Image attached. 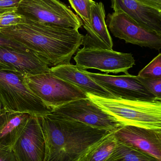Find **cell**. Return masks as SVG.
I'll use <instances>...</instances> for the list:
<instances>
[{
    "mask_svg": "<svg viewBox=\"0 0 161 161\" xmlns=\"http://www.w3.org/2000/svg\"><path fill=\"white\" fill-rule=\"evenodd\" d=\"M106 161H158L139 149L117 142L116 147Z\"/></svg>",
    "mask_w": 161,
    "mask_h": 161,
    "instance_id": "d6986e66",
    "label": "cell"
},
{
    "mask_svg": "<svg viewBox=\"0 0 161 161\" xmlns=\"http://www.w3.org/2000/svg\"><path fill=\"white\" fill-rule=\"evenodd\" d=\"M0 60L25 76L49 72V66L32 51L0 47Z\"/></svg>",
    "mask_w": 161,
    "mask_h": 161,
    "instance_id": "4fadbf2b",
    "label": "cell"
},
{
    "mask_svg": "<svg viewBox=\"0 0 161 161\" xmlns=\"http://www.w3.org/2000/svg\"><path fill=\"white\" fill-rule=\"evenodd\" d=\"M138 76L150 79L161 78V53L143 69Z\"/></svg>",
    "mask_w": 161,
    "mask_h": 161,
    "instance_id": "44dd1931",
    "label": "cell"
},
{
    "mask_svg": "<svg viewBox=\"0 0 161 161\" xmlns=\"http://www.w3.org/2000/svg\"><path fill=\"white\" fill-rule=\"evenodd\" d=\"M144 4L161 11V0H137Z\"/></svg>",
    "mask_w": 161,
    "mask_h": 161,
    "instance_id": "4316f807",
    "label": "cell"
},
{
    "mask_svg": "<svg viewBox=\"0 0 161 161\" xmlns=\"http://www.w3.org/2000/svg\"><path fill=\"white\" fill-rule=\"evenodd\" d=\"M83 70L115 98L128 100H157L155 96L140 81L138 76L130 74L116 76Z\"/></svg>",
    "mask_w": 161,
    "mask_h": 161,
    "instance_id": "30bf717a",
    "label": "cell"
},
{
    "mask_svg": "<svg viewBox=\"0 0 161 161\" xmlns=\"http://www.w3.org/2000/svg\"><path fill=\"white\" fill-rule=\"evenodd\" d=\"M88 98L112 115L123 125L161 129V101L100 97L86 93Z\"/></svg>",
    "mask_w": 161,
    "mask_h": 161,
    "instance_id": "3957f363",
    "label": "cell"
},
{
    "mask_svg": "<svg viewBox=\"0 0 161 161\" xmlns=\"http://www.w3.org/2000/svg\"><path fill=\"white\" fill-rule=\"evenodd\" d=\"M0 33L33 51L51 68L70 63L84 37L77 29L44 24L25 18L19 24L0 29Z\"/></svg>",
    "mask_w": 161,
    "mask_h": 161,
    "instance_id": "6da1fadb",
    "label": "cell"
},
{
    "mask_svg": "<svg viewBox=\"0 0 161 161\" xmlns=\"http://www.w3.org/2000/svg\"><path fill=\"white\" fill-rule=\"evenodd\" d=\"M25 75L15 70L0 71V104L9 111L25 113L39 118L52 113V109L27 86Z\"/></svg>",
    "mask_w": 161,
    "mask_h": 161,
    "instance_id": "277c9868",
    "label": "cell"
},
{
    "mask_svg": "<svg viewBox=\"0 0 161 161\" xmlns=\"http://www.w3.org/2000/svg\"><path fill=\"white\" fill-rule=\"evenodd\" d=\"M50 72L63 80L77 86L86 93L100 97L115 98L108 91L88 76L83 70L70 63L50 68Z\"/></svg>",
    "mask_w": 161,
    "mask_h": 161,
    "instance_id": "2e32d148",
    "label": "cell"
},
{
    "mask_svg": "<svg viewBox=\"0 0 161 161\" xmlns=\"http://www.w3.org/2000/svg\"><path fill=\"white\" fill-rule=\"evenodd\" d=\"M138 77L147 90L155 96L156 99L161 101V78L150 79Z\"/></svg>",
    "mask_w": 161,
    "mask_h": 161,
    "instance_id": "603a6c76",
    "label": "cell"
},
{
    "mask_svg": "<svg viewBox=\"0 0 161 161\" xmlns=\"http://www.w3.org/2000/svg\"><path fill=\"white\" fill-rule=\"evenodd\" d=\"M105 18L103 3L95 2L92 7L91 26L82 25L87 31L82 44L83 47L113 50V43Z\"/></svg>",
    "mask_w": 161,
    "mask_h": 161,
    "instance_id": "5bb4252c",
    "label": "cell"
},
{
    "mask_svg": "<svg viewBox=\"0 0 161 161\" xmlns=\"http://www.w3.org/2000/svg\"><path fill=\"white\" fill-rule=\"evenodd\" d=\"M160 13H161V11H160Z\"/></svg>",
    "mask_w": 161,
    "mask_h": 161,
    "instance_id": "f1b7e54d",
    "label": "cell"
},
{
    "mask_svg": "<svg viewBox=\"0 0 161 161\" xmlns=\"http://www.w3.org/2000/svg\"><path fill=\"white\" fill-rule=\"evenodd\" d=\"M52 114L64 119L78 121L111 132L124 126L88 98L77 99L52 109Z\"/></svg>",
    "mask_w": 161,
    "mask_h": 161,
    "instance_id": "52a82bcc",
    "label": "cell"
},
{
    "mask_svg": "<svg viewBox=\"0 0 161 161\" xmlns=\"http://www.w3.org/2000/svg\"><path fill=\"white\" fill-rule=\"evenodd\" d=\"M17 12L44 24L77 30L82 26L79 16L59 0H21Z\"/></svg>",
    "mask_w": 161,
    "mask_h": 161,
    "instance_id": "8992f818",
    "label": "cell"
},
{
    "mask_svg": "<svg viewBox=\"0 0 161 161\" xmlns=\"http://www.w3.org/2000/svg\"><path fill=\"white\" fill-rule=\"evenodd\" d=\"M71 6L82 21V25L91 26L93 0H69Z\"/></svg>",
    "mask_w": 161,
    "mask_h": 161,
    "instance_id": "ffe728a7",
    "label": "cell"
},
{
    "mask_svg": "<svg viewBox=\"0 0 161 161\" xmlns=\"http://www.w3.org/2000/svg\"><path fill=\"white\" fill-rule=\"evenodd\" d=\"M0 161H17L12 148L0 147Z\"/></svg>",
    "mask_w": 161,
    "mask_h": 161,
    "instance_id": "484cf974",
    "label": "cell"
},
{
    "mask_svg": "<svg viewBox=\"0 0 161 161\" xmlns=\"http://www.w3.org/2000/svg\"><path fill=\"white\" fill-rule=\"evenodd\" d=\"M21 0H0V14L8 12L17 11Z\"/></svg>",
    "mask_w": 161,
    "mask_h": 161,
    "instance_id": "d4e9b609",
    "label": "cell"
},
{
    "mask_svg": "<svg viewBox=\"0 0 161 161\" xmlns=\"http://www.w3.org/2000/svg\"><path fill=\"white\" fill-rule=\"evenodd\" d=\"M24 19L25 17L17 11H8L0 14V29L19 24Z\"/></svg>",
    "mask_w": 161,
    "mask_h": 161,
    "instance_id": "7402d4cb",
    "label": "cell"
},
{
    "mask_svg": "<svg viewBox=\"0 0 161 161\" xmlns=\"http://www.w3.org/2000/svg\"><path fill=\"white\" fill-rule=\"evenodd\" d=\"M46 152L45 161H78L111 131L50 114L39 118Z\"/></svg>",
    "mask_w": 161,
    "mask_h": 161,
    "instance_id": "7a4b0ae2",
    "label": "cell"
},
{
    "mask_svg": "<svg viewBox=\"0 0 161 161\" xmlns=\"http://www.w3.org/2000/svg\"><path fill=\"white\" fill-rule=\"evenodd\" d=\"M114 11L121 10L144 27L161 36V14L137 0H111Z\"/></svg>",
    "mask_w": 161,
    "mask_h": 161,
    "instance_id": "9a60e30c",
    "label": "cell"
},
{
    "mask_svg": "<svg viewBox=\"0 0 161 161\" xmlns=\"http://www.w3.org/2000/svg\"><path fill=\"white\" fill-rule=\"evenodd\" d=\"M108 22L114 36L126 43L161 49V36L144 27L121 10L109 14Z\"/></svg>",
    "mask_w": 161,
    "mask_h": 161,
    "instance_id": "9c48e42d",
    "label": "cell"
},
{
    "mask_svg": "<svg viewBox=\"0 0 161 161\" xmlns=\"http://www.w3.org/2000/svg\"><path fill=\"white\" fill-rule=\"evenodd\" d=\"M117 142L139 149L161 161V129L124 125L114 132Z\"/></svg>",
    "mask_w": 161,
    "mask_h": 161,
    "instance_id": "7c38bea8",
    "label": "cell"
},
{
    "mask_svg": "<svg viewBox=\"0 0 161 161\" xmlns=\"http://www.w3.org/2000/svg\"><path fill=\"white\" fill-rule=\"evenodd\" d=\"M12 149L17 161H45L46 142L39 117L30 115Z\"/></svg>",
    "mask_w": 161,
    "mask_h": 161,
    "instance_id": "8fae6325",
    "label": "cell"
},
{
    "mask_svg": "<svg viewBox=\"0 0 161 161\" xmlns=\"http://www.w3.org/2000/svg\"><path fill=\"white\" fill-rule=\"evenodd\" d=\"M74 59L80 69H95L102 72L128 75V70L135 65V59L130 53L113 50L85 48L79 49Z\"/></svg>",
    "mask_w": 161,
    "mask_h": 161,
    "instance_id": "ba28073f",
    "label": "cell"
},
{
    "mask_svg": "<svg viewBox=\"0 0 161 161\" xmlns=\"http://www.w3.org/2000/svg\"><path fill=\"white\" fill-rule=\"evenodd\" d=\"M26 84L46 106L52 109L74 100L88 98L85 92L50 72L25 76Z\"/></svg>",
    "mask_w": 161,
    "mask_h": 161,
    "instance_id": "5b68a950",
    "label": "cell"
},
{
    "mask_svg": "<svg viewBox=\"0 0 161 161\" xmlns=\"http://www.w3.org/2000/svg\"><path fill=\"white\" fill-rule=\"evenodd\" d=\"M14 70L12 68L7 65L5 63H3L0 60V71L2 70Z\"/></svg>",
    "mask_w": 161,
    "mask_h": 161,
    "instance_id": "83f0119b",
    "label": "cell"
},
{
    "mask_svg": "<svg viewBox=\"0 0 161 161\" xmlns=\"http://www.w3.org/2000/svg\"><path fill=\"white\" fill-rule=\"evenodd\" d=\"M117 143L114 132H111L91 147L78 161H106Z\"/></svg>",
    "mask_w": 161,
    "mask_h": 161,
    "instance_id": "ac0fdd59",
    "label": "cell"
},
{
    "mask_svg": "<svg viewBox=\"0 0 161 161\" xmlns=\"http://www.w3.org/2000/svg\"><path fill=\"white\" fill-rule=\"evenodd\" d=\"M0 47L10 48L17 51H31L24 45L5 36L1 33H0Z\"/></svg>",
    "mask_w": 161,
    "mask_h": 161,
    "instance_id": "cb8c5ba5",
    "label": "cell"
},
{
    "mask_svg": "<svg viewBox=\"0 0 161 161\" xmlns=\"http://www.w3.org/2000/svg\"><path fill=\"white\" fill-rule=\"evenodd\" d=\"M30 115L25 113L0 109V147L12 148Z\"/></svg>",
    "mask_w": 161,
    "mask_h": 161,
    "instance_id": "e0dca14e",
    "label": "cell"
}]
</instances>
